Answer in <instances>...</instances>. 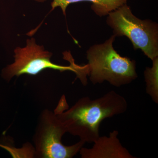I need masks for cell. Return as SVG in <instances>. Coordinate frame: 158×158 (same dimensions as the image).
Returning <instances> with one entry per match:
<instances>
[{
	"mask_svg": "<svg viewBox=\"0 0 158 158\" xmlns=\"http://www.w3.org/2000/svg\"><path fill=\"white\" fill-rule=\"evenodd\" d=\"M127 107L124 98L112 90L95 99L82 98L67 111L57 108L55 113L66 132L78 136L85 143H94L100 137L102 122L125 113Z\"/></svg>",
	"mask_w": 158,
	"mask_h": 158,
	"instance_id": "1",
	"label": "cell"
},
{
	"mask_svg": "<svg viewBox=\"0 0 158 158\" xmlns=\"http://www.w3.org/2000/svg\"><path fill=\"white\" fill-rule=\"evenodd\" d=\"M116 37L113 34L105 42L94 44L87 51L88 76L94 85L106 81L119 87L138 77L135 61L122 56L113 47Z\"/></svg>",
	"mask_w": 158,
	"mask_h": 158,
	"instance_id": "2",
	"label": "cell"
},
{
	"mask_svg": "<svg viewBox=\"0 0 158 158\" xmlns=\"http://www.w3.org/2000/svg\"><path fill=\"white\" fill-rule=\"evenodd\" d=\"M106 23L116 37H127L135 50H141L152 61L158 57L157 23L136 17L127 4L109 13Z\"/></svg>",
	"mask_w": 158,
	"mask_h": 158,
	"instance_id": "3",
	"label": "cell"
},
{
	"mask_svg": "<svg viewBox=\"0 0 158 158\" xmlns=\"http://www.w3.org/2000/svg\"><path fill=\"white\" fill-rule=\"evenodd\" d=\"M15 61L3 69L2 76L9 81L15 76L19 77L24 74L36 75L45 69H54L60 72L71 71L75 73L83 84H87L88 75V65H79L75 63L73 59H69V66L57 65L51 60L52 54L44 50L42 46L37 44L34 38L28 39L25 47H17L14 51Z\"/></svg>",
	"mask_w": 158,
	"mask_h": 158,
	"instance_id": "4",
	"label": "cell"
},
{
	"mask_svg": "<svg viewBox=\"0 0 158 158\" xmlns=\"http://www.w3.org/2000/svg\"><path fill=\"white\" fill-rule=\"evenodd\" d=\"M66 132L64 125L55 113L44 110L40 115L34 137L35 154L38 158L73 157L85 144L80 140L71 146L62 144V136Z\"/></svg>",
	"mask_w": 158,
	"mask_h": 158,
	"instance_id": "5",
	"label": "cell"
},
{
	"mask_svg": "<svg viewBox=\"0 0 158 158\" xmlns=\"http://www.w3.org/2000/svg\"><path fill=\"white\" fill-rule=\"evenodd\" d=\"M118 131L110 132L109 136L99 137L90 148L82 147L80 151L82 158H135L122 145Z\"/></svg>",
	"mask_w": 158,
	"mask_h": 158,
	"instance_id": "6",
	"label": "cell"
},
{
	"mask_svg": "<svg viewBox=\"0 0 158 158\" xmlns=\"http://www.w3.org/2000/svg\"><path fill=\"white\" fill-rule=\"evenodd\" d=\"M127 0H53L51 4L52 10L56 7L62 9L63 14L65 15L66 9L71 4L82 2H91L92 3L91 8L94 13L100 16L108 15L111 11H114L127 3Z\"/></svg>",
	"mask_w": 158,
	"mask_h": 158,
	"instance_id": "7",
	"label": "cell"
},
{
	"mask_svg": "<svg viewBox=\"0 0 158 158\" xmlns=\"http://www.w3.org/2000/svg\"><path fill=\"white\" fill-rule=\"evenodd\" d=\"M152 67H147L144 75L146 85V91L153 100L158 103V57L152 60Z\"/></svg>",
	"mask_w": 158,
	"mask_h": 158,
	"instance_id": "8",
	"label": "cell"
}]
</instances>
